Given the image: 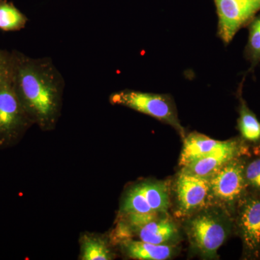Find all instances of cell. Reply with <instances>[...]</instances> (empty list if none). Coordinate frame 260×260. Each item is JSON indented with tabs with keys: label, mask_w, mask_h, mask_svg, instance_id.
Masks as SVG:
<instances>
[{
	"label": "cell",
	"mask_w": 260,
	"mask_h": 260,
	"mask_svg": "<svg viewBox=\"0 0 260 260\" xmlns=\"http://www.w3.org/2000/svg\"><path fill=\"white\" fill-rule=\"evenodd\" d=\"M12 82L31 122L43 129L55 124L60 111L64 80L50 58H32L13 51Z\"/></svg>",
	"instance_id": "obj_1"
},
{
	"label": "cell",
	"mask_w": 260,
	"mask_h": 260,
	"mask_svg": "<svg viewBox=\"0 0 260 260\" xmlns=\"http://www.w3.org/2000/svg\"><path fill=\"white\" fill-rule=\"evenodd\" d=\"M183 220L191 249L203 259H218V249L234 232V218L215 205H208Z\"/></svg>",
	"instance_id": "obj_2"
},
{
	"label": "cell",
	"mask_w": 260,
	"mask_h": 260,
	"mask_svg": "<svg viewBox=\"0 0 260 260\" xmlns=\"http://www.w3.org/2000/svg\"><path fill=\"white\" fill-rule=\"evenodd\" d=\"M109 102L154 118L172 126L181 138L185 137V129L181 125L175 102L170 95L125 89L112 93Z\"/></svg>",
	"instance_id": "obj_3"
},
{
	"label": "cell",
	"mask_w": 260,
	"mask_h": 260,
	"mask_svg": "<svg viewBox=\"0 0 260 260\" xmlns=\"http://www.w3.org/2000/svg\"><path fill=\"white\" fill-rule=\"evenodd\" d=\"M246 157L231 160L210 178L208 205L222 208L233 218L239 201L248 191L244 176Z\"/></svg>",
	"instance_id": "obj_4"
},
{
	"label": "cell",
	"mask_w": 260,
	"mask_h": 260,
	"mask_svg": "<svg viewBox=\"0 0 260 260\" xmlns=\"http://www.w3.org/2000/svg\"><path fill=\"white\" fill-rule=\"evenodd\" d=\"M171 207V189L166 181L146 180L126 191L121 205V214L143 213L162 215Z\"/></svg>",
	"instance_id": "obj_5"
},
{
	"label": "cell",
	"mask_w": 260,
	"mask_h": 260,
	"mask_svg": "<svg viewBox=\"0 0 260 260\" xmlns=\"http://www.w3.org/2000/svg\"><path fill=\"white\" fill-rule=\"evenodd\" d=\"M234 233L242 242L244 259H260V193L247 191L234 217Z\"/></svg>",
	"instance_id": "obj_6"
},
{
	"label": "cell",
	"mask_w": 260,
	"mask_h": 260,
	"mask_svg": "<svg viewBox=\"0 0 260 260\" xmlns=\"http://www.w3.org/2000/svg\"><path fill=\"white\" fill-rule=\"evenodd\" d=\"M213 3L218 16L217 36L225 46L260 12V0H213Z\"/></svg>",
	"instance_id": "obj_7"
},
{
	"label": "cell",
	"mask_w": 260,
	"mask_h": 260,
	"mask_svg": "<svg viewBox=\"0 0 260 260\" xmlns=\"http://www.w3.org/2000/svg\"><path fill=\"white\" fill-rule=\"evenodd\" d=\"M175 211L178 218H186L209 205L210 178L179 171L174 181Z\"/></svg>",
	"instance_id": "obj_8"
},
{
	"label": "cell",
	"mask_w": 260,
	"mask_h": 260,
	"mask_svg": "<svg viewBox=\"0 0 260 260\" xmlns=\"http://www.w3.org/2000/svg\"><path fill=\"white\" fill-rule=\"evenodd\" d=\"M251 149L240 136L223 140L222 144L211 153L181 168L180 170L198 177L210 178L231 160L251 155Z\"/></svg>",
	"instance_id": "obj_9"
},
{
	"label": "cell",
	"mask_w": 260,
	"mask_h": 260,
	"mask_svg": "<svg viewBox=\"0 0 260 260\" xmlns=\"http://www.w3.org/2000/svg\"><path fill=\"white\" fill-rule=\"evenodd\" d=\"M29 122L11 79L0 87V139H10Z\"/></svg>",
	"instance_id": "obj_10"
},
{
	"label": "cell",
	"mask_w": 260,
	"mask_h": 260,
	"mask_svg": "<svg viewBox=\"0 0 260 260\" xmlns=\"http://www.w3.org/2000/svg\"><path fill=\"white\" fill-rule=\"evenodd\" d=\"M134 234L140 241L161 245L177 246L181 240L179 225L169 213L150 220Z\"/></svg>",
	"instance_id": "obj_11"
},
{
	"label": "cell",
	"mask_w": 260,
	"mask_h": 260,
	"mask_svg": "<svg viewBox=\"0 0 260 260\" xmlns=\"http://www.w3.org/2000/svg\"><path fill=\"white\" fill-rule=\"evenodd\" d=\"M246 75L243 77L236 93L239 101L237 129L239 132V136L254 150L260 145V121L243 96V88Z\"/></svg>",
	"instance_id": "obj_12"
},
{
	"label": "cell",
	"mask_w": 260,
	"mask_h": 260,
	"mask_svg": "<svg viewBox=\"0 0 260 260\" xmlns=\"http://www.w3.org/2000/svg\"><path fill=\"white\" fill-rule=\"evenodd\" d=\"M183 140L184 142L179 161L180 168L186 167L208 155L223 143V140L213 139L197 132L186 135Z\"/></svg>",
	"instance_id": "obj_13"
},
{
	"label": "cell",
	"mask_w": 260,
	"mask_h": 260,
	"mask_svg": "<svg viewBox=\"0 0 260 260\" xmlns=\"http://www.w3.org/2000/svg\"><path fill=\"white\" fill-rule=\"evenodd\" d=\"M123 250L131 259L139 260H167L177 254L176 246L161 245L132 239L121 242Z\"/></svg>",
	"instance_id": "obj_14"
},
{
	"label": "cell",
	"mask_w": 260,
	"mask_h": 260,
	"mask_svg": "<svg viewBox=\"0 0 260 260\" xmlns=\"http://www.w3.org/2000/svg\"><path fill=\"white\" fill-rule=\"evenodd\" d=\"M248 40L244 50V56L249 63L248 73H254L260 63V14L256 15L248 24Z\"/></svg>",
	"instance_id": "obj_15"
},
{
	"label": "cell",
	"mask_w": 260,
	"mask_h": 260,
	"mask_svg": "<svg viewBox=\"0 0 260 260\" xmlns=\"http://www.w3.org/2000/svg\"><path fill=\"white\" fill-rule=\"evenodd\" d=\"M113 255L105 240L95 236L85 234L81 239L82 260H110Z\"/></svg>",
	"instance_id": "obj_16"
},
{
	"label": "cell",
	"mask_w": 260,
	"mask_h": 260,
	"mask_svg": "<svg viewBox=\"0 0 260 260\" xmlns=\"http://www.w3.org/2000/svg\"><path fill=\"white\" fill-rule=\"evenodd\" d=\"M28 18L7 0H0V29L4 31H17L25 28Z\"/></svg>",
	"instance_id": "obj_17"
},
{
	"label": "cell",
	"mask_w": 260,
	"mask_h": 260,
	"mask_svg": "<svg viewBox=\"0 0 260 260\" xmlns=\"http://www.w3.org/2000/svg\"><path fill=\"white\" fill-rule=\"evenodd\" d=\"M244 176L248 191L260 193V155L246 157Z\"/></svg>",
	"instance_id": "obj_18"
},
{
	"label": "cell",
	"mask_w": 260,
	"mask_h": 260,
	"mask_svg": "<svg viewBox=\"0 0 260 260\" xmlns=\"http://www.w3.org/2000/svg\"><path fill=\"white\" fill-rule=\"evenodd\" d=\"M13 64V52L0 50V87L12 79Z\"/></svg>",
	"instance_id": "obj_19"
},
{
	"label": "cell",
	"mask_w": 260,
	"mask_h": 260,
	"mask_svg": "<svg viewBox=\"0 0 260 260\" xmlns=\"http://www.w3.org/2000/svg\"><path fill=\"white\" fill-rule=\"evenodd\" d=\"M254 153L259 154V155H260V145L258 146L257 148L254 149Z\"/></svg>",
	"instance_id": "obj_20"
}]
</instances>
